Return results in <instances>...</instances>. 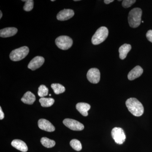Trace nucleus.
I'll return each instance as SVG.
<instances>
[{
	"mask_svg": "<svg viewBox=\"0 0 152 152\" xmlns=\"http://www.w3.org/2000/svg\"><path fill=\"white\" fill-rule=\"evenodd\" d=\"M126 104L129 111L137 117H140L143 114V106L140 101L135 98L128 99L126 102Z\"/></svg>",
	"mask_w": 152,
	"mask_h": 152,
	"instance_id": "f257e3e1",
	"label": "nucleus"
},
{
	"mask_svg": "<svg viewBox=\"0 0 152 152\" xmlns=\"http://www.w3.org/2000/svg\"><path fill=\"white\" fill-rule=\"evenodd\" d=\"M142 10L139 8H135L131 10L128 16V21L131 27L136 28L141 23Z\"/></svg>",
	"mask_w": 152,
	"mask_h": 152,
	"instance_id": "f03ea898",
	"label": "nucleus"
},
{
	"mask_svg": "<svg viewBox=\"0 0 152 152\" xmlns=\"http://www.w3.org/2000/svg\"><path fill=\"white\" fill-rule=\"evenodd\" d=\"M109 34V31L106 27L99 28L92 38V43L94 45H98L105 40Z\"/></svg>",
	"mask_w": 152,
	"mask_h": 152,
	"instance_id": "7ed1b4c3",
	"label": "nucleus"
},
{
	"mask_svg": "<svg viewBox=\"0 0 152 152\" xmlns=\"http://www.w3.org/2000/svg\"><path fill=\"white\" fill-rule=\"evenodd\" d=\"M29 50L26 46L21 47L12 51L10 54V58L14 61H21L26 58L28 54Z\"/></svg>",
	"mask_w": 152,
	"mask_h": 152,
	"instance_id": "20e7f679",
	"label": "nucleus"
},
{
	"mask_svg": "<svg viewBox=\"0 0 152 152\" xmlns=\"http://www.w3.org/2000/svg\"><path fill=\"white\" fill-rule=\"evenodd\" d=\"M55 42L59 48L62 50H67L73 45L72 38L67 36H61L57 38Z\"/></svg>",
	"mask_w": 152,
	"mask_h": 152,
	"instance_id": "39448f33",
	"label": "nucleus"
},
{
	"mask_svg": "<svg viewBox=\"0 0 152 152\" xmlns=\"http://www.w3.org/2000/svg\"><path fill=\"white\" fill-rule=\"evenodd\" d=\"M112 136L116 143L121 145L125 142L126 139L124 131L122 128L115 127L112 131Z\"/></svg>",
	"mask_w": 152,
	"mask_h": 152,
	"instance_id": "423d86ee",
	"label": "nucleus"
},
{
	"mask_svg": "<svg viewBox=\"0 0 152 152\" xmlns=\"http://www.w3.org/2000/svg\"><path fill=\"white\" fill-rule=\"evenodd\" d=\"M63 123L67 127L72 130L82 131L84 129V126L83 124L78 121L72 119H65L63 121Z\"/></svg>",
	"mask_w": 152,
	"mask_h": 152,
	"instance_id": "0eeeda50",
	"label": "nucleus"
},
{
	"mask_svg": "<svg viewBox=\"0 0 152 152\" xmlns=\"http://www.w3.org/2000/svg\"><path fill=\"white\" fill-rule=\"evenodd\" d=\"M100 72L97 68H92L88 71L87 77L89 81L93 84H97L100 80Z\"/></svg>",
	"mask_w": 152,
	"mask_h": 152,
	"instance_id": "6e6552de",
	"label": "nucleus"
},
{
	"mask_svg": "<svg viewBox=\"0 0 152 152\" xmlns=\"http://www.w3.org/2000/svg\"><path fill=\"white\" fill-rule=\"evenodd\" d=\"M45 62V58L43 57L37 56L34 58L30 61L28 65V68L34 71L37 69L38 68L40 67Z\"/></svg>",
	"mask_w": 152,
	"mask_h": 152,
	"instance_id": "1a4fd4ad",
	"label": "nucleus"
},
{
	"mask_svg": "<svg viewBox=\"0 0 152 152\" xmlns=\"http://www.w3.org/2000/svg\"><path fill=\"white\" fill-rule=\"evenodd\" d=\"M75 15L74 11L71 9H64L60 11L57 15V18L58 20L65 21L72 18Z\"/></svg>",
	"mask_w": 152,
	"mask_h": 152,
	"instance_id": "9d476101",
	"label": "nucleus"
},
{
	"mask_svg": "<svg viewBox=\"0 0 152 152\" xmlns=\"http://www.w3.org/2000/svg\"><path fill=\"white\" fill-rule=\"evenodd\" d=\"M39 128L43 130L53 132L55 130V127L49 121L44 119H41L38 121Z\"/></svg>",
	"mask_w": 152,
	"mask_h": 152,
	"instance_id": "9b49d317",
	"label": "nucleus"
},
{
	"mask_svg": "<svg viewBox=\"0 0 152 152\" xmlns=\"http://www.w3.org/2000/svg\"><path fill=\"white\" fill-rule=\"evenodd\" d=\"M143 72L141 67L137 66L129 72L128 75V79L130 80H133L141 76Z\"/></svg>",
	"mask_w": 152,
	"mask_h": 152,
	"instance_id": "f8f14e48",
	"label": "nucleus"
},
{
	"mask_svg": "<svg viewBox=\"0 0 152 152\" xmlns=\"http://www.w3.org/2000/svg\"><path fill=\"white\" fill-rule=\"evenodd\" d=\"M18 29L15 28H5L0 31V37H1L7 38L12 37L18 32Z\"/></svg>",
	"mask_w": 152,
	"mask_h": 152,
	"instance_id": "ddd939ff",
	"label": "nucleus"
},
{
	"mask_svg": "<svg viewBox=\"0 0 152 152\" xmlns=\"http://www.w3.org/2000/svg\"><path fill=\"white\" fill-rule=\"evenodd\" d=\"M11 145L17 149L23 152L27 151L28 148L26 143L20 140H15L11 143Z\"/></svg>",
	"mask_w": 152,
	"mask_h": 152,
	"instance_id": "4468645a",
	"label": "nucleus"
},
{
	"mask_svg": "<svg viewBox=\"0 0 152 152\" xmlns=\"http://www.w3.org/2000/svg\"><path fill=\"white\" fill-rule=\"evenodd\" d=\"M76 109L84 116L88 115V111L91 109V106L86 103H78L76 106Z\"/></svg>",
	"mask_w": 152,
	"mask_h": 152,
	"instance_id": "2eb2a0df",
	"label": "nucleus"
},
{
	"mask_svg": "<svg viewBox=\"0 0 152 152\" xmlns=\"http://www.w3.org/2000/svg\"><path fill=\"white\" fill-rule=\"evenodd\" d=\"M36 100V96L30 91L25 93L21 99V101L24 103L28 104H32Z\"/></svg>",
	"mask_w": 152,
	"mask_h": 152,
	"instance_id": "dca6fc26",
	"label": "nucleus"
},
{
	"mask_svg": "<svg viewBox=\"0 0 152 152\" xmlns=\"http://www.w3.org/2000/svg\"><path fill=\"white\" fill-rule=\"evenodd\" d=\"M132 49V46L129 44H125L122 45L119 49V57L121 60L126 58L129 52Z\"/></svg>",
	"mask_w": 152,
	"mask_h": 152,
	"instance_id": "f3484780",
	"label": "nucleus"
},
{
	"mask_svg": "<svg viewBox=\"0 0 152 152\" xmlns=\"http://www.w3.org/2000/svg\"><path fill=\"white\" fill-rule=\"evenodd\" d=\"M39 102L42 107H48L53 105L55 100L53 98L43 97L39 99Z\"/></svg>",
	"mask_w": 152,
	"mask_h": 152,
	"instance_id": "a211bd4d",
	"label": "nucleus"
},
{
	"mask_svg": "<svg viewBox=\"0 0 152 152\" xmlns=\"http://www.w3.org/2000/svg\"><path fill=\"white\" fill-rule=\"evenodd\" d=\"M41 142L44 147L47 148H51L56 145V142L53 140L44 137L41 140Z\"/></svg>",
	"mask_w": 152,
	"mask_h": 152,
	"instance_id": "6ab92c4d",
	"label": "nucleus"
},
{
	"mask_svg": "<svg viewBox=\"0 0 152 152\" xmlns=\"http://www.w3.org/2000/svg\"><path fill=\"white\" fill-rule=\"evenodd\" d=\"M51 88L56 94H59L64 92L66 90L64 86L58 83L52 84Z\"/></svg>",
	"mask_w": 152,
	"mask_h": 152,
	"instance_id": "aec40b11",
	"label": "nucleus"
},
{
	"mask_svg": "<svg viewBox=\"0 0 152 152\" xmlns=\"http://www.w3.org/2000/svg\"><path fill=\"white\" fill-rule=\"evenodd\" d=\"M48 88L45 85H41L38 89V95L39 96L43 98L48 95Z\"/></svg>",
	"mask_w": 152,
	"mask_h": 152,
	"instance_id": "412c9836",
	"label": "nucleus"
},
{
	"mask_svg": "<svg viewBox=\"0 0 152 152\" xmlns=\"http://www.w3.org/2000/svg\"><path fill=\"white\" fill-rule=\"evenodd\" d=\"M70 144L71 146L76 151H79L82 150L81 143L80 142L76 139L72 140L70 142Z\"/></svg>",
	"mask_w": 152,
	"mask_h": 152,
	"instance_id": "4be33fe9",
	"label": "nucleus"
},
{
	"mask_svg": "<svg viewBox=\"0 0 152 152\" xmlns=\"http://www.w3.org/2000/svg\"><path fill=\"white\" fill-rule=\"evenodd\" d=\"M25 1V4L23 7V9L26 12H29L32 10L34 7V1L33 0H27V1Z\"/></svg>",
	"mask_w": 152,
	"mask_h": 152,
	"instance_id": "5701e85b",
	"label": "nucleus"
},
{
	"mask_svg": "<svg viewBox=\"0 0 152 152\" xmlns=\"http://www.w3.org/2000/svg\"><path fill=\"white\" fill-rule=\"evenodd\" d=\"M136 2V0H124L123 1L122 6L125 8H128Z\"/></svg>",
	"mask_w": 152,
	"mask_h": 152,
	"instance_id": "b1692460",
	"label": "nucleus"
},
{
	"mask_svg": "<svg viewBox=\"0 0 152 152\" xmlns=\"http://www.w3.org/2000/svg\"><path fill=\"white\" fill-rule=\"evenodd\" d=\"M146 37L148 40L152 43V30H149L147 32L146 34Z\"/></svg>",
	"mask_w": 152,
	"mask_h": 152,
	"instance_id": "393cba45",
	"label": "nucleus"
},
{
	"mask_svg": "<svg viewBox=\"0 0 152 152\" xmlns=\"http://www.w3.org/2000/svg\"><path fill=\"white\" fill-rule=\"evenodd\" d=\"M4 118V114L3 113L1 107H0V119L2 120Z\"/></svg>",
	"mask_w": 152,
	"mask_h": 152,
	"instance_id": "a878e982",
	"label": "nucleus"
},
{
	"mask_svg": "<svg viewBox=\"0 0 152 152\" xmlns=\"http://www.w3.org/2000/svg\"><path fill=\"white\" fill-rule=\"evenodd\" d=\"M114 0H104V2L105 4H108L110 3L113 2L114 1Z\"/></svg>",
	"mask_w": 152,
	"mask_h": 152,
	"instance_id": "bb28decb",
	"label": "nucleus"
},
{
	"mask_svg": "<svg viewBox=\"0 0 152 152\" xmlns=\"http://www.w3.org/2000/svg\"><path fill=\"white\" fill-rule=\"evenodd\" d=\"M0 14H1V15H0V19L2 17V13L1 11H0Z\"/></svg>",
	"mask_w": 152,
	"mask_h": 152,
	"instance_id": "cd10ccee",
	"label": "nucleus"
},
{
	"mask_svg": "<svg viewBox=\"0 0 152 152\" xmlns=\"http://www.w3.org/2000/svg\"><path fill=\"white\" fill-rule=\"evenodd\" d=\"M75 1H80L79 0H75Z\"/></svg>",
	"mask_w": 152,
	"mask_h": 152,
	"instance_id": "c85d7f7f",
	"label": "nucleus"
},
{
	"mask_svg": "<svg viewBox=\"0 0 152 152\" xmlns=\"http://www.w3.org/2000/svg\"><path fill=\"white\" fill-rule=\"evenodd\" d=\"M51 1H55V0H52Z\"/></svg>",
	"mask_w": 152,
	"mask_h": 152,
	"instance_id": "c756f323",
	"label": "nucleus"
},
{
	"mask_svg": "<svg viewBox=\"0 0 152 152\" xmlns=\"http://www.w3.org/2000/svg\"><path fill=\"white\" fill-rule=\"evenodd\" d=\"M142 23H144V21H142Z\"/></svg>",
	"mask_w": 152,
	"mask_h": 152,
	"instance_id": "7c9ffc66",
	"label": "nucleus"
}]
</instances>
